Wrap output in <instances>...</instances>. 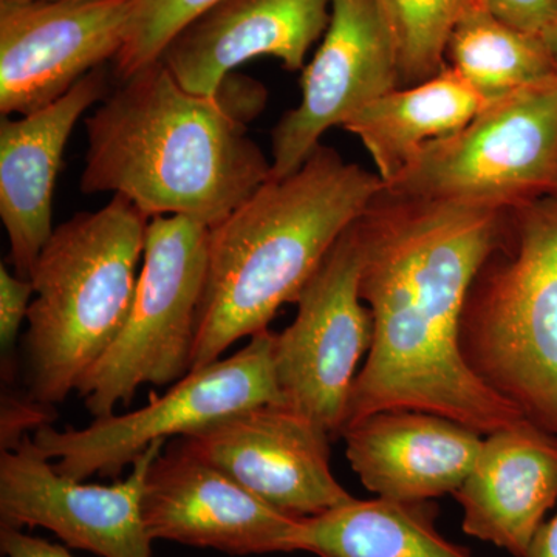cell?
I'll use <instances>...</instances> for the list:
<instances>
[{"instance_id": "cell-6", "label": "cell", "mask_w": 557, "mask_h": 557, "mask_svg": "<svg viewBox=\"0 0 557 557\" xmlns=\"http://www.w3.org/2000/svg\"><path fill=\"white\" fill-rule=\"evenodd\" d=\"M209 228L183 215L150 219L143 269L126 324L81 381L76 394L95 418L129 405L141 386L188 375L208 270Z\"/></svg>"}, {"instance_id": "cell-2", "label": "cell", "mask_w": 557, "mask_h": 557, "mask_svg": "<svg viewBox=\"0 0 557 557\" xmlns=\"http://www.w3.org/2000/svg\"><path fill=\"white\" fill-rule=\"evenodd\" d=\"M249 121L225 90L190 94L153 62L86 120L79 188L124 197L148 220L183 215L214 228L271 177Z\"/></svg>"}, {"instance_id": "cell-22", "label": "cell", "mask_w": 557, "mask_h": 557, "mask_svg": "<svg viewBox=\"0 0 557 557\" xmlns=\"http://www.w3.org/2000/svg\"><path fill=\"white\" fill-rule=\"evenodd\" d=\"M482 0H376L394 40L399 87H412L446 69L450 33Z\"/></svg>"}, {"instance_id": "cell-11", "label": "cell", "mask_w": 557, "mask_h": 557, "mask_svg": "<svg viewBox=\"0 0 557 557\" xmlns=\"http://www.w3.org/2000/svg\"><path fill=\"white\" fill-rule=\"evenodd\" d=\"M135 0H0V113L64 97L126 44Z\"/></svg>"}, {"instance_id": "cell-24", "label": "cell", "mask_w": 557, "mask_h": 557, "mask_svg": "<svg viewBox=\"0 0 557 557\" xmlns=\"http://www.w3.org/2000/svg\"><path fill=\"white\" fill-rule=\"evenodd\" d=\"M35 287L28 278L11 274L5 263L0 265V351H2V379L7 383L14 380V354L22 322L28 318Z\"/></svg>"}, {"instance_id": "cell-8", "label": "cell", "mask_w": 557, "mask_h": 557, "mask_svg": "<svg viewBox=\"0 0 557 557\" xmlns=\"http://www.w3.org/2000/svg\"><path fill=\"white\" fill-rule=\"evenodd\" d=\"M276 333L263 330L230 358L190 370L163 395L132 412L95 418L90 426L62 431L46 424L33 442L47 458H58L65 478H116L152 443L186 437L260 405H285L274 368Z\"/></svg>"}, {"instance_id": "cell-14", "label": "cell", "mask_w": 557, "mask_h": 557, "mask_svg": "<svg viewBox=\"0 0 557 557\" xmlns=\"http://www.w3.org/2000/svg\"><path fill=\"white\" fill-rule=\"evenodd\" d=\"M141 511L152 541L231 556L295 552L293 534L300 520L270 507L178 443L150 465Z\"/></svg>"}, {"instance_id": "cell-9", "label": "cell", "mask_w": 557, "mask_h": 557, "mask_svg": "<svg viewBox=\"0 0 557 557\" xmlns=\"http://www.w3.org/2000/svg\"><path fill=\"white\" fill-rule=\"evenodd\" d=\"M358 220L339 237L300 292L298 314L276 333L274 368L285 405L339 438L358 364L373 343V319L359 298Z\"/></svg>"}, {"instance_id": "cell-19", "label": "cell", "mask_w": 557, "mask_h": 557, "mask_svg": "<svg viewBox=\"0 0 557 557\" xmlns=\"http://www.w3.org/2000/svg\"><path fill=\"white\" fill-rule=\"evenodd\" d=\"M486 104L446 65L434 78L397 87L369 102L343 127L361 139L386 186L408 170L429 143L463 129Z\"/></svg>"}, {"instance_id": "cell-28", "label": "cell", "mask_w": 557, "mask_h": 557, "mask_svg": "<svg viewBox=\"0 0 557 557\" xmlns=\"http://www.w3.org/2000/svg\"><path fill=\"white\" fill-rule=\"evenodd\" d=\"M527 557H557V515L539 528Z\"/></svg>"}, {"instance_id": "cell-13", "label": "cell", "mask_w": 557, "mask_h": 557, "mask_svg": "<svg viewBox=\"0 0 557 557\" xmlns=\"http://www.w3.org/2000/svg\"><path fill=\"white\" fill-rule=\"evenodd\" d=\"M300 86L299 104L273 129L270 178L295 174L325 132L399 87L394 40L376 0H330L327 30Z\"/></svg>"}, {"instance_id": "cell-1", "label": "cell", "mask_w": 557, "mask_h": 557, "mask_svg": "<svg viewBox=\"0 0 557 557\" xmlns=\"http://www.w3.org/2000/svg\"><path fill=\"white\" fill-rule=\"evenodd\" d=\"M509 211L383 189L358 219L359 298L372 314L373 343L344 429L388 409L437 413L480 435L527 418L471 372L460 350L469 288L500 244Z\"/></svg>"}, {"instance_id": "cell-20", "label": "cell", "mask_w": 557, "mask_h": 557, "mask_svg": "<svg viewBox=\"0 0 557 557\" xmlns=\"http://www.w3.org/2000/svg\"><path fill=\"white\" fill-rule=\"evenodd\" d=\"M438 515L434 500L354 497L300 519L293 549L318 557H474L440 533Z\"/></svg>"}, {"instance_id": "cell-25", "label": "cell", "mask_w": 557, "mask_h": 557, "mask_svg": "<svg viewBox=\"0 0 557 557\" xmlns=\"http://www.w3.org/2000/svg\"><path fill=\"white\" fill-rule=\"evenodd\" d=\"M486 10L505 24L542 36L556 16L557 0H482Z\"/></svg>"}, {"instance_id": "cell-5", "label": "cell", "mask_w": 557, "mask_h": 557, "mask_svg": "<svg viewBox=\"0 0 557 557\" xmlns=\"http://www.w3.org/2000/svg\"><path fill=\"white\" fill-rule=\"evenodd\" d=\"M471 372L557 435V194L516 209L460 322Z\"/></svg>"}, {"instance_id": "cell-12", "label": "cell", "mask_w": 557, "mask_h": 557, "mask_svg": "<svg viewBox=\"0 0 557 557\" xmlns=\"http://www.w3.org/2000/svg\"><path fill=\"white\" fill-rule=\"evenodd\" d=\"M330 442L317 421L277 403L242 410L177 443L270 507L304 519L354 498L333 475Z\"/></svg>"}, {"instance_id": "cell-16", "label": "cell", "mask_w": 557, "mask_h": 557, "mask_svg": "<svg viewBox=\"0 0 557 557\" xmlns=\"http://www.w3.org/2000/svg\"><path fill=\"white\" fill-rule=\"evenodd\" d=\"M108 73L95 69L60 100L0 124V218L14 274L30 281L53 234V194L62 153L81 115L104 100Z\"/></svg>"}, {"instance_id": "cell-18", "label": "cell", "mask_w": 557, "mask_h": 557, "mask_svg": "<svg viewBox=\"0 0 557 557\" xmlns=\"http://www.w3.org/2000/svg\"><path fill=\"white\" fill-rule=\"evenodd\" d=\"M346 456L376 497L424 502L454 494L467 479L483 435L448 417L413 409L370 413L344 429Z\"/></svg>"}, {"instance_id": "cell-7", "label": "cell", "mask_w": 557, "mask_h": 557, "mask_svg": "<svg viewBox=\"0 0 557 557\" xmlns=\"http://www.w3.org/2000/svg\"><path fill=\"white\" fill-rule=\"evenodd\" d=\"M405 199L516 209L557 194V78L487 102L384 186Z\"/></svg>"}, {"instance_id": "cell-10", "label": "cell", "mask_w": 557, "mask_h": 557, "mask_svg": "<svg viewBox=\"0 0 557 557\" xmlns=\"http://www.w3.org/2000/svg\"><path fill=\"white\" fill-rule=\"evenodd\" d=\"M163 445L152 443L123 482L87 485L60 474L25 435L0 453V527L46 528L69 548L101 557H152L141 504L150 465Z\"/></svg>"}, {"instance_id": "cell-26", "label": "cell", "mask_w": 557, "mask_h": 557, "mask_svg": "<svg viewBox=\"0 0 557 557\" xmlns=\"http://www.w3.org/2000/svg\"><path fill=\"white\" fill-rule=\"evenodd\" d=\"M47 406L39 405L30 398L2 399V450L11 449L27 435L28 429L46 426L49 423Z\"/></svg>"}, {"instance_id": "cell-21", "label": "cell", "mask_w": 557, "mask_h": 557, "mask_svg": "<svg viewBox=\"0 0 557 557\" xmlns=\"http://www.w3.org/2000/svg\"><path fill=\"white\" fill-rule=\"evenodd\" d=\"M446 60L487 102L557 78L555 61L542 36L505 24L482 2L457 22Z\"/></svg>"}, {"instance_id": "cell-27", "label": "cell", "mask_w": 557, "mask_h": 557, "mask_svg": "<svg viewBox=\"0 0 557 557\" xmlns=\"http://www.w3.org/2000/svg\"><path fill=\"white\" fill-rule=\"evenodd\" d=\"M0 549L5 557H75L62 545L11 527H0Z\"/></svg>"}, {"instance_id": "cell-29", "label": "cell", "mask_w": 557, "mask_h": 557, "mask_svg": "<svg viewBox=\"0 0 557 557\" xmlns=\"http://www.w3.org/2000/svg\"><path fill=\"white\" fill-rule=\"evenodd\" d=\"M542 39H544L545 46H547L557 70V11L556 16L553 17L552 24L548 25L547 30L542 35Z\"/></svg>"}, {"instance_id": "cell-3", "label": "cell", "mask_w": 557, "mask_h": 557, "mask_svg": "<svg viewBox=\"0 0 557 557\" xmlns=\"http://www.w3.org/2000/svg\"><path fill=\"white\" fill-rule=\"evenodd\" d=\"M383 189L379 175L319 145L299 171L270 178L209 228L190 370L269 330L278 309L298 300L333 245Z\"/></svg>"}, {"instance_id": "cell-23", "label": "cell", "mask_w": 557, "mask_h": 557, "mask_svg": "<svg viewBox=\"0 0 557 557\" xmlns=\"http://www.w3.org/2000/svg\"><path fill=\"white\" fill-rule=\"evenodd\" d=\"M222 0H135L126 44L115 58L121 81L160 60L172 39Z\"/></svg>"}, {"instance_id": "cell-15", "label": "cell", "mask_w": 557, "mask_h": 557, "mask_svg": "<svg viewBox=\"0 0 557 557\" xmlns=\"http://www.w3.org/2000/svg\"><path fill=\"white\" fill-rule=\"evenodd\" d=\"M330 22V0H222L171 40L160 60L183 89L214 97L234 69L273 57L289 72Z\"/></svg>"}, {"instance_id": "cell-17", "label": "cell", "mask_w": 557, "mask_h": 557, "mask_svg": "<svg viewBox=\"0 0 557 557\" xmlns=\"http://www.w3.org/2000/svg\"><path fill=\"white\" fill-rule=\"evenodd\" d=\"M453 496L468 536L527 557L557 500V435L528 418L485 435Z\"/></svg>"}, {"instance_id": "cell-4", "label": "cell", "mask_w": 557, "mask_h": 557, "mask_svg": "<svg viewBox=\"0 0 557 557\" xmlns=\"http://www.w3.org/2000/svg\"><path fill=\"white\" fill-rule=\"evenodd\" d=\"M149 220L113 196L54 228L32 273L35 299L25 335L27 397L60 405L109 347L129 317Z\"/></svg>"}]
</instances>
